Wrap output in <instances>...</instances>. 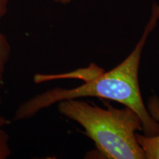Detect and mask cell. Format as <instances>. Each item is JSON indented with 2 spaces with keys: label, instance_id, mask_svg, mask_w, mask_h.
Here are the masks:
<instances>
[{
  "label": "cell",
  "instance_id": "3",
  "mask_svg": "<svg viewBox=\"0 0 159 159\" xmlns=\"http://www.w3.org/2000/svg\"><path fill=\"white\" fill-rule=\"evenodd\" d=\"M149 111L156 121L159 120V99L152 97L148 105ZM139 144L144 150L146 158L159 159V134L156 136H142L136 134Z\"/></svg>",
  "mask_w": 159,
  "mask_h": 159
},
{
  "label": "cell",
  "instance_id": "4",
  "mask_svg": "<svg viewBox=\"0 0 159 159\" xmlns=\"http://www.w3.org/2000/svg\"><path fill=\"white\" fill-rule=\"evenodd\" d=\"M9 0H0V20L7 13ZM11 47L7 37L0 30V79L4 80L7 63L11 57Z\"/></svg>",
  "mask_w": 159,
  "mask_h": 159
},
{
  "label": "cell",
  "instance_id": "1",
  "mask_svg": "<svg viewBox=\"0 0 159 159\" xmlns=\"http://www.w3.org/2000/svg\"><path fill=\"white\" fill-rule=\"evenodd\" d=\"M159 19V6L154 4L152 15L135 49L120 64L107 72L95 64L77 70V78L84 83L76 88H55L35 95L21 103L15 111L14 121L30 119L43 109L63 100L80 97H98L114 100L132 109L140 117L146 136L159 134V123L147 110L139 84V68L143 48Z\"/></svg>",
  "mask_w": 159,
  "mask_h": 159
},
{
  "label": "cell",
  "instance_id": "5",
  "mask_svg": "<svg viewBox=\"0 0 159 159\" xmlns=\"http://www.w3.org/2000/svg\"><path fill=\"white\" fill-rule=\"evenodd\" d=\"M9 123L8 119L0 115V159L7 158L11 153L8 144L9 136L4 129Z\"/></svg>",
  "mask_w": 159,
  "mask_h": 159
},
{
  "label": "cell",
  "instance_id": "2",
  "mask_svg": "<svg viewBox=\"0 0 159 159\" xmlns=\"http://www.w3.org/2000/svg\"><path fill=\"white\" fill-rule=\"evenodd\" d=\"M102 108L77 99L58 102L60 114L81 125L85 134L107 158L144 159L145 153L136 139L142 130L140 117L132 109Z\"/></svg>",
  "mask_w": 159,
  "mask_h": 159
},
{
  "label": "cell",
  "instance_id": "7",
  "mask_svg": "<svg viewBox=\"0 0 159 159\" xmlns=\"http://www.w3.org/2000/svg\"><path fill=\"white\" fill-rule=\"evenodd\" d=\"M2 85H3V80H2L0 79V90H1V88L2 86ZM2 98L1 92H0V106L2 105Z\"/></svg>",
  "mask_w": 159,
  "mask_h": 159
},
{
  "label": "cell",
  "instance_id": "6",
  "mask_svg": "<svg viewBox=\"0 0 159 159\" xmlns=\"http://www.w3.org/2000/svg\"><path fill=\"white\" fill-rule=\"evenodd\" d=\"M55 2L61 3V4H68L72 2L73 0H54Z\"/></svg>",
  "mask_w": 159,
  "mask_h": 159
}]
</instances>
